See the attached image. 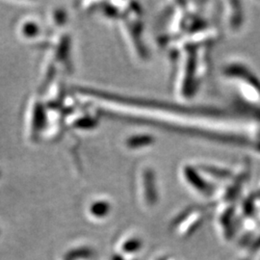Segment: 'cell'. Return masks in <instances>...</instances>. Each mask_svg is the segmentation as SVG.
Masks as SVG:
<instances>
[{
    "instance_id": "1",
    "label": "cell",
    "mask_w": 260,
    "mask_h": 260,
    "mask_svg": "<svg viewBox=\"0 0 260 260\" xmlns=\"http://www.w3.org/2000/svg\"><path fill=\"white\" fill-rule=\"evenodd\" d=\"M142 249V240L136 235H125L117 243L118 255L121 258L124 256H134Z\"/></svg>"
},
{
    "instance_id": "2",
    "label": "cell",
    "mask_w": 260,
    "mask_h": 260,
    "mask_svg": "<svg viewBox=\"0 0 260 260\" xmlns=\"http://www.w3.org/2000/svg\"><path fill=\"white\" fill-rule=\"evenodd\" d=\"M154 260H165L164 259V258H162V257H156V258H155V259Z\"/></svg>"
},
{
    "instance_id": "3",
    "label": "cell",
    "mask_w": 260,
    "mask_h": 260,
    "mask_svg": "<svg viewBox=\"0 0 260 260\" xmlns=\"http://www.w3.org/2000/svg\"><path fill=\"white\" fill-rule=\"evenodd\" d=\"M165 260H176V259H174V258H167V259H166V258H165Z\"/></svg>"
}]
</instances>
